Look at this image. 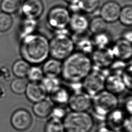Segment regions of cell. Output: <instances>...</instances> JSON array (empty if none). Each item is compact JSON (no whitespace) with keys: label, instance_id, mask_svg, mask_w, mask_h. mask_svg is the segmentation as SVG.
Masks as SVG:
<instances>
[{"label":"cell","instance_id":"4","mask_svg":"<svg viewBox=\"0 0 132 132\" xmlns=\"http://www.w3.org/2000/svg\"><path fill=\"white\" fill-rule=\"evenodd\" d=\"M65 132H90L94 125V120L87 111L68 112L62 120Z\"/></svg>","mask_w":132,"mask_h":132},{"label":"cell","instance_id":"2","mask_svg":"<svg viewBox=\"0 0 132 132\" xmlns=\"http://www.w3.org/2000/svg\"><path fill=\"white\" fill-rule=\"evenodd\" d=\"M92 68L90 58L87 55L76 51L63 60L61 75L69 83L82 81Z\"/></svg>","mask_w":132,"mask_h":132},{"label":"cell","instance_id":"1","mask_svg":"<svg viewBox=\"0 0 132 132\" xmlns=\"http://www.w3.org/2000/svg\"><path fill=\"white\" fill-rule=\"evenodd\" d=\"M20 53L24 60L30 64L44 62L50 56L49 41L46 37L34 33L21 39Z\"/></svg>","mask_w":132,"mask_h":132},{"label":"cell","instance_id":"35","mask_svg":"<svg viewBox=\"0 0 132 132\" xmlns=\"http://www.w3.org/2000/svg\"><path fill=\"white\" fill-rule=\"evenodd\" d=\"M132 67L131 64L127 65L124 71L121 74V77L126 89L131 90L132 88Z\"/></svg>","mask_w":132,"mask_h":132},{"label":"cell","instance_id":"24","mask_svg":"<svg viewBox=\"0 0 132 132\" xmlns=\"http://www.w3.org/2000/svg\"><path fill=\"white\" fill-rule=\"evenodd\" d=\"M95 48H105L109 47L111 42V36L107 31L93 34L91 38Z\"/></svg>","mask_w":132,"mask_h":132},{"label":"cell","instance_id":"18","mask_svg":"<svg viewBox=\"0 0 132 132\" xmlns=\"http://www.w3.org/2000/svg\"><path fill=\"white\" fill-rule=\"evenodd\" d=\"M105 89L115 95L123 93L126 89V87L121 75L109 74L105 79Z\"/></svg>","mask_w":132,"mask_h":132},{"label":"cell","instance_id":"23","mask_svg":"<svg viewBox=\"0 0 132 132\" xmlns=\"http://www.w3.org/2000/svg\"><path fill=\"white\" fill-rule=\"evenodd\" d=\"M30 66V64L23 59H18L12 65V73L16 77L24 78L26 77Z\"/></svg>","mask_w":132,"mask_h":132},{"label":"cell","instance_id":"31","mask_svg":"<svg viewBox=\"0 0 132 132\" xmlns=\"http://www.w3.org/2000/svg\"><path fill=\"white\" fill-rule=\"evenodd\" d=\"M41 82L48 93L61 86L60 80L58 77L44 76Z\"/></svg>","mask_w":132,"mask_h":132},{"label":"cell","instance_id":"14","mask_svg":"<svg viewBox=\"0 0 132 132\" xmlns=\"http://www.w3.org/2000/svg\"><path fill=\"white\" fill-rule=\"evenodd\" d=\"M110 48L115 59L125 61L130 60L132 56L131 43L121 38L115 42Z\"/></svg>","mask_w":132,"mask_h":132},{"label":"cell","instance_id":"16","mask_svg":"<svg viewBox=\"0 0 132 132\" xmlns=\"http://www.w3.org/2000/svg\"><path fill=\"white\" fill-rule=\"evenodd\" d=\"M89 21L87 17L80 13L71 14L69 27L74 34H84L89 27Z\"/></svg>","mask_w":132,"mask_h":132},{"label":"cell","instance_id":"17","mask_svg":"<svg viewBox=\"0 0 132 132\" xmlns=\"http://www.w3.org/2000/svg\"><path fill=\"white\" fill-rule=\"evenodd\" d=\"M71 37L76 51L86 55L90 54L94 50V47L91 38L84 34H74Z\"/></svg>","mask_w":132,"mask_h":132},{"label":"cell","instance_id":"5","mask_svg":"<svg viewBox=\"0 0 132 132\" xmlns=\"http://www.w3.org/2000/svg\"><path fill=\"white\" fill-rule=\"evenodd\" d=\"M119 100L116 95L103 90L92 97L91 107L94 113L99 118H105L118 107Z\"/></svg>","mask_w":132,"mask_h":132},{"label":"cell","instance_id":"12","mask_svg":"<svg viewBox=\"0 0 132 132\" xmlns=\"http://www.w3.org/2000/svg\"><path fill=\"white\" fill-rule=\"evenodd\" d=\"M128 116L124 109L116 108L108 114L104 118L105 125L108 128L116 130H122L124 121Z\"/></svg>","mask_w":132,"mask_h":132},{"label":"cell","instance_id":"6","mask_svg":"<svg viewBox=\"0 0 132 132\" xmlns=\"http://www.w3.org/2000/svg\"><path fill=\"white\" fill-rule=\"evenodd\" d=\"M109 74L108 69L92 67L90 72L81 81L83 91L92 97L105 89V79Z\"/></svg>","mask_w":132,"mask_h":132},{"label":"cell","instance_id":"25","mask_svg":"<svg viewBox=\"0 0 132 132\" xmlns=\"http://www.w3.org/2000/svg\"><path fill=\"white\" fill-rule=\"evenodd\" d=\"M22 3L21 0H2L0 9L1 11L11 15L18 12Z\"/></svg>","mask_w":132,"mask_h":132},{"label":"cell","instance_id":"20","mask_svg":"<svg viewBox=\"0 0 132 132\" xmlns=\"http://www.w3.org/2000/svg\"><path fill=\"white\" fill-rule=\"evenodd\" d=\"M53 107V104L51 101L44 99L34 103L32 110L37 117L44 119L50 116Z\"/></svg>","mask_w":132,"mask_h":132},{"label":"cell","instance_id":"41","mask_svg":"<svg viewBox=\"0 0 132 132\" xmlns=\"http://www.w3.org/2000/svg\"><path fill=\"white\" fill-rule=\"evenodd\" d=\"M122 38L131 43L132 31L131 29L125 30L122 34Z\"/></svg>","mask_w":132,"mask_h":132},{"label":"cell","instance_id":"27","mask_svg":"<svg viewBox=\"0 0 132 132\" xmlns=\"http://www.w3.org/2000/svg\"><path fill=\"white\" fill-rule=\"evenodd\" d=\"M44 132H65L62 121L51 117L45 124Z\"/></svg>","mask_w":132,"mask_h":132},{"label":"cell","instance_id":"8","mask_svg":"<svg viewBox=\"0 0 132 132\" xmlns=\"http://www.w3.org/2000/svg\"><path fill=\"white\" fill-rule=\"evenodd\" d=\"M10 121L14 129L22 132L27 131L31 128L33 124V118L27 110L20 108L12 113Z\"/></svg>","mask_w":132,"mask_h":132},{"label":"cell","instance_id":"21","mask_svg":"<svg viewBox=\"0 0 132 132\" xmlns=\"http://www.w3.org/2000/svg\"><path fill=\"white\" fill-rule=\"evenodd\" d=\"M51 101L55 105L64 106L68 104L70 93L68 89L60 86L50 93Z\"/></svg>","mask_w":132,"mask_h":132},{"label":"cell","instance_id":"37","mask_svg":"<svg viewBox=\"0 0 132 132\" xmlns=\"http://www.w3.org/2000/svg\"><path fill=\"white\" fill-rule=\"evenodd\" d=\"M11 72L10 70L6 66L3 65L0 67V78L5 80V81H8L11 78Z\"/></svg>","mask_w":132,"mask_h":132},{"label":"cell","instance_id":"11","mask_svg":"<svg viewBox=\"0 0 132 132\" xmlns=\"http://www.w3.org/2000/svg\"><path fill=\"white\" fill-rule=\"evenodd\" d=\"M21 9L25 18L37 20L42 15L44 6L42 0H24Z\"/></svg>","mask_w":132,"mask_h":132},{"label":"cell","instance_id":"39","mask_svg":"<svg viewBox=\"0 0 132 132\" xmlns=\"http://www.w3.org/2000/svg\"><path fill=\"white\" fill-rule=\"evenodd\" d=\"M70 13L71 14L80 13L81 10L79 8L78 3L75 4H70L68 8H67Z\"/></svg>","mask_w":132,"mask_h":132},{"label":"cell","instance_id":"3","mask_svg":"<svg viewBox=\"0 0 132 132\" xmlns=\"http://www.w3.org/2000/svg\"><path fill=\"white\" fill-rule=\"evenodd\" d=\"M75 50L72 38L67 29L57 31L56 34L49 41V52L52 58L63 60Z\"/></svg>","mask_w":132,"mask_h":132},{"label":"cell","instance_id":"36","mask_svg":"<svg viewBox=\"0 0 132 132\" xmlns=\"http://www.w3.org/2000/svg\"><path fill=\"white\" fill-rule=\"evenodd\" d=\"M67 113V110L64 106L54 105L50 117L62 121Z\"/></svg>","mask_w":132,"mask_h":132},{"label":"cell","instance_id":"34","mask_svg":"<svg viewBox=\"0 0 132 132\" xmlns=\"http://www.w3.org/2000/svg\"><path fill=\"white\" fill-rule=\"evenodd\" d=\"M127 65L126 61L117 59H114L108 68L109 74H115L121 75Z\"/></svg>","mask_w":132,"mask_h":132},{"label":"cell","instance_id":"43","mask_svg":"<svg viewBox=\"0 0 132 132\" xmlns=\"http://www.w3.org/2000/svg\"><path fill=\"white\" fill-rule=\"evenodd\" d=\"M64 1L70 4L78 3L80 0H64Z\"/></svg>","mask_w":132,"mask_h":132},{"label":"cell","instance_id":"32","mask_svg":"<svg viewBox=\"0 0 132 132\" xmlns=\"http://www.w3.org/2000/svg\"><path fill=\"white\" fill-rule=\"evenodd\" d=\"M44 76L42 68L36 65L30 66L26 76L29 82H41Z\"/></svg>","mask_w":132,"mask_h":132},{"label":"cell","instance_id":"10","mask_svg":"<svg viewBox=\"0 0 132 132\" xmlns=\"http://www.w3.org/2000/svg\"><path fill=\"white\" fill-rule=\"evenodd\" d=\"M92 97L84 91L71 94L68 105L71 111H87L91 107Z\"/></svg>","mask_w":132,"mask_h":132},{"label":"cell","instance_id":"38","mask_svg":"<svg viewBox=\"0 0 132 132\" xmlns=\"http://www.w3.org/2000/svg\"><path fill=\"white\" fill-rule=\"evenodd\" d=\"M132 121L131 116H128L123 123L122 131L123 132H131Z\"/></svg>","mask_w":132,"mask_h":132},{"label":"cell","instance_id":"15","mask_svg":"<svg viewBox=\"0 0 132 132\" xmlns=\"http://www.w3.org/2000/svg\"><path fill=\"white\" fill-rule=\"evenodd\" d=\"M47 93L41 82H29L24 94L29 101L35 103L45 99Z\"/></svg>","mask_w":132,"mask_h":132},{"label":"cell","instance_id":"33","mask_svg":"<svg viewBox=\"0 0 132 132\" xmlns=\"http://www.w3.org/2000/svg\"><path fill=\"white\" fill-rule=\"evenodd\" d=\"M13 25V18L11 15L0 12V32H5L8 31Z\"/></svg>","mask_w":132,"mask_h":132},{"label":"cell","instance_id":"26","mask_svg":"<svg viewBox=\"0 0 132 132\" xmlns=\"http://www.w3.org/2000/svg\"><path fill=\"white\" fill-rule=\"evenodd\" d=\"M107 28L108 23L100 16L93 18L89 23L88 29L93 34L107 31Z\"/></svg>","mask_w":132,"mask_h":132},{"label":"cell","instance_id":"13","mask_svg":"<svg viewBox=\"0 0 132 132\" xmlns=\"http://www.w3.org/2000/svg\"><path fill=\"white\" fill-rule=\"evenodd\" d=\"M121 9V6L117 2L108 1L101 7L100 16L107 23H113L118 20Z\"/></svg>","mask_w":132,"mask_h":132},{"label":"cell","instance_id":"22","mask_svg":"<svg viewBox=\"0 0 132 132\" xmlns=\"http://www.w3.org/2000/svg\"><path fill=\"white\" fill-rule=\"evenodd\" d=\"M37 20L26 18L23 20L19 27L21 39L27 36L35 33L37 28Z\"/></svg>","mask_w":132,"mask_h":132},{"label":"cell","instance_id":"7","mask_svg":"<svg viewBox=\"0 0 132 132\" xmlns=\"http://www.w3.org/2000/svg\"><path fill=\"white\" fill-rule=\"evenodd\" d=\"M71 13L67 8L62 6L52 7L48 12L46 17L48 25L56 31L67 29L69 26Z\"/></svg>","mask_w":132,"mask_h":132},{"label":"cell","instance_id":"9","mask_svg":"<svg viewBox=\"0 0 132 132\" xmlns=\"http://www.w3.org/2000/svg\"><path fill=\"white\" fill-rule=\"evenodd\" d=\"M92 67L100 69H108L115 59L110 47L105 48H94L91 53Z\"/></svg>","mask_w":132,"mask_h":132},{"label":"cell","instance_id":"28","mask_svg":"<svg viewBox=\"0 0 132 132\" xmlns=\"http://www.w3.org/2000/svg\"><path fill=\"white\" fill-rule=\"evenodd\" d=\"M81 11L86 13H92L99 7V0H80L78 3Z\"/></svg>","mask_w":132,"mask_h":132},{"label":"cell","instance_id":"29","mask_svg":"<svg viewBox=\"0 0 132 132\" xmlns=\"http://www.w3.org/2000/svg\"><path fill=\"white\" fill-rule=\"evenodd\" d=\"M28 82L24 78H18L13 79L10 84V88L11 91L18 95L25 93Z\"/></svg>","mask_w":132,"mask_h":132},{"label":"cell","instance_id":"42","mask_svg":"<svg viewBox=\"0 0 132 132\" xmlns=\"http://www.w3.org/2000/svg\"><path fill=\"white\" fill-rule=\"evenodd\" d=\"M96 132H123L122 130L120 131H116L114 130H112L108 127H107L105 125L104 126H102L100 127L97 130Z\"/></svg>","mask_w":132,"mask_h":132},{"label":"cell","instance_id":"30","mask_svg":"<svg viewBox=\"0 0 132 132\" xmlns=\"http://www.w3.org/2000/svg\"><path fill=\"white\" fill-rule=\"evenodd\" d=\"M120 23L126 26H131L132 25V7L131 5H126L121 8L119 19Z\"/></svg>","mask_w":132,"mask_h":132},{"label":"cell","instance_id":"19","mask_svg":"<svg viewBox=\"0 0 132 132\" xmlns=\"http://www.w3.org/2000/svg\"><path fill=\"white\" fill-rule=\"evenodd\" d=\"M42 70L44 76L58 77L62 72V62L55 58L47 59L43 64Z\"/></svg>","mask_w":132,"mask_h":132},{"label":"cell","instance_id":"40","mask_svg":"<svg viewBox=\"0 0 132 132\" xmlns=\"http://www.w3.org/2000/svg\"><path fill=\"white\" fill-rule=\"evenodd\" d=\"M124 110L128 114V115L131 116L132 113V100L131 97L128 99L125 103Z\"/></svg>","mask_w":132,"mask_h":132}]
</instances>
